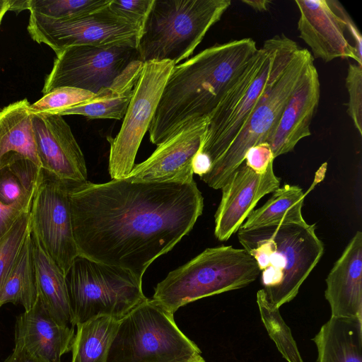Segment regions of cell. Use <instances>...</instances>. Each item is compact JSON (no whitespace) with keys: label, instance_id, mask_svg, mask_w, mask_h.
I'll list each match as a JSON object with an SVG mask.
<instances>
[{"label":"cell","instance_id":"484cf974","mask_svg":"<svg viewBox=\"0 0 362 362\" xmlns=\"http://www.w3.org/2000/svg\"><path fill=\"white\" fill-rule=\"evenodd\" d=\"M272 193L264 205L250 213L240 228L250 230L305 221L302 215L305 194L300 187L287 184Z\"/></svg>","mask_w":362,"mask_h":362},{"label":"cell","instance_id":"ab89813d","mask_svg":"<svg viewBox=\"0 0 362 362\" xmlns=\"http://www.w3.org/2000/svg\"><path fill=\"white\" fill-rule=\"evenodd\" d=\"M4 362H42L33 358L24 351L13 349V353L4 361Z\"/></svg>","mask_w":362,"mask_h":362},{"label":"cell","instance_id":"83f0119b","mask_svg":"<svg viewBox=\"0 0 362 362\" xmlns=\"http://www.w3.org/2000/svg\"><path fill=\"white\" fill-rule=\"evenodd\" d=\"M257 303L262 322L279 351L287 362H303L291 329L281 317L279 308L268 300L263 289L257 293Z\"/></svg>","mask_w":362,"mask_h":362},{"label":"cell","instance_id":"60d3db41","mask_svg":"<svg viewBox=\"0 0 362 362\" xmlns=\"http://www.w3.org/2000/svg\"><path fill=\"white\" fill-rule=\"evenodd\" d=\"M242 2L258 12L267 11L271 4V1L267 0H243Z\"/></svg>","mask_w":362,"mask_h":362},{"label":"cell","instance_id":"4fadbf2b","mask_svg":"<svg viewBox=\"0 0 362 362\" xmlns=\"http://www.w3.org/2000/svg\"><path fill=\"white\" fill-rule=\"evenodd\" d=\"M30 230L65 275L78 255L69 186L43 169L30 209Z\"/></svg>","mask_w":362,"mask_h":362},{"label":"cell","instance_id":"f546056e","mask_svg":"<svg viewBox=\"0 0 362 362\" xmlns=\"http://www.w3.org/2000/svg\"><path fill=\"white\" fill-rule=\"evenodd\" d=\"M30 230V210L24 211L0 240V291L14 265Z\"/></svg>","mask_w":362,"mask_h":362},{"label":"cell","instance_id":"44dd1931","mask_svg":"<svg viewBox=\"0 0 362 362\" xmlns=\"http://www.w3.org/2000/svg\"><path fill=\"white\" fill-rule=\"evenodd\" d=\"M18 158L41 167L33 124L30 104L25 98L0 110V170Z\"/></svg>","mask_w":362,"mask_h":362},{"label":"cell","instance_id":"1f68e13d","mask_svg":"<svg viewBox=\"0 0 362 362\" xmlns=\"http://www.w3.org/2000/svg\"><path fill=\"white\" fill-rule=\"evenodd\" d=\"M349 93L347 112L360 136L362 135V66L350 63L345 78Z\"/></svg>","mask_w":362,"mask_h":362},{"label":"cell","instance_id":"e575fe53","mask_svg":"<svg viewBox=\"0 0 362 362\" xmlns=\"http://www.w3.org/2000/svg\"><path fill=\"white\" fill-rule=\"evenodd\" d=\"M154 0H111L109 8L117 15L143 27Z\"/></svg>","mask_w":362,"mask_h":362},{"label":"cell","instance_id":"8fae6325","mask_svg":"<svg viewBox=\"0 0 362 362\" xmlns=\"http://www.w3.org/2000/svg\"><path fill=\"white\" fill-rule=\"evenodd\" d=\"M108 6L86 15L64 20H52L30 14L28 31L34 41L45 44L56 54L66 48L78 45L127 44L137 48L142 27L117 15Z\"/></svg>","mask_w":362,"mask_h":362},{"label":"cell","instance_id":"6da1fadb","mask_svg":"<svg viewBox=\"0 0 362 362\" xmlns=\"http://www.w3.org/2000/svg\"><path fill=\"white\" fill-rule=\"evenodd\" d=\"M78 255L142 280L154 260L193 228L204 198L190 182L111 180L69 189Z\"/></svg>","mask_w":362,"mask_h":362},{"label":"cell","instance_id":"7402d4cb","mask_svg":"<svg viewBox=\"0 0 362 362\" xmlns=\"http://www.w3.org/2000/svg\"><path fill=\"white\" fill-rule=\"evenodd\" d=\"M143 66L144 62L139 59L133 60L110 86L101 89L90 100L57 115H78L91 119H123Z\"/></svg>","mask_w":362,"mask_h":362},{"label":"cell","instance_id":"ba28073f","mask_svg":"<svg viewBox=\"0 0 362 362\" xmlns=\"http://www.w3.org/2000/svg\"><path fill=\"white\" fill-rule=\"evenodd\" d=\"M291 40L284 34L265 40L209 116L199 151L206 154L212 164L224 153L243 129Z\"/></svg>","mask_w":362,"mask_h":362},{"label":"cell","instance_id":"74e56055","mask_svg":"<svg viewBox=\"0 0 362 362\" xmlns=\"http://www.w3.org/2000/svg\"><path fill=\"white\" fill-rule=\"evenodd\" d=\"M30 209L18 205H6L0 201V240L11 229L18 217Z\"/></svg>","mask_w":362,"mask_h":362},{"label":"cell","instance_id":"603a6c76","mask_svg":"<svg viewBox=\"0 0 362 362\" xmlns=\"http://www.w3.org/2000/svg\"><path fill=\"white\" fill-rule=\"evenodd\" d=\"M313 340L316 362H362V318L331 317Z\"/></svg>","mask_w":362,"mask_h":362},{"label":"cell","instance_id":"2e32d148","mask_svg":"<svg viewBox=\"0 0 362 362\" xmlns=\"http://www.w3.org/2000/svg\"><path fill=\"white\" fill-rule=\"evenodd\" d=\"M280 187L273 163L264 173H257L243 162L223 186L222 197L215 214L214 235L226 241L236 233L257 203Z\"/></svg>","mask_w":362,"mask_h":362},{"label":"cell","instance_id":"d590c367","mask_svg":"<svg viewBox=\"0 0 362 362\" xmlns=\"http://www.w3.org/2000/svg\"><path fill=\"white\" fill-rule=\"evenodd\" d=\"M274 159L270 145L267 142H262L246 152L244 162L255 172L264 173Z\"/></svg>","mask_w":362,"mask_h":362},{"label":"cell","instance_id":"7bdbcfd3","mask_svg":"<svg viewBox=\"0 0 362 362\" xmlns=\"http://www.w3.org/2000/svg\"><path fill=\"white\" fill-rule=\"evenodd\" d=\"M10 0H0V25L6 13L9 11Z\"/></svg>","mask_w":362,"mask_h":362},{"label":"cell","instance_id":"30bf717a","mask_svg":"<svg viewBox=\"0 0 362 362\" xmlns=\"http://www.w3.org/2000/svg\"><path fill=\"white\" fill-rule=\"evenodd\" d=\"M175 65L169 60L144 63L132 98L115 137L110 143L108 172L112 180L125 178L134 166L143 137L148 130L163 88Z\"/></svg>","mask_w":362,"mask_h":362},{"label":"cell","instance_id":"ac0fdd59","mask_svg":"<svg viewBox=\"0 0 362 362\" xmlns=\"http://www.w3.org/2000/svg\"><path fill=\"white\" fill-rule=\"evenodd\" d=\"M74 328L56 320L37 298L34 305L19 315L15 326V347L42 362H61L71 351Z\"/></svg>","mask_w":362,"mask_h":362},{"label":"cell","instance_id":"e0dca14e","mask_svg":"<svg viewBox=\"0 0 362 362\" xmlns=\"http://www.w3.org/2000/svg\"><path fill=\"white\" fill-rule=\"evenodd\" d=\"M300 16L298 30L311 49L313 57L325 62L351 58L360 64L354 46L345 37L346 25L327 0H296Z\"/></svg>","mask_w":362,"mask_h":362},{"label":"cell","instance_id":"3957f363","mask_svg":"<svg viewBox=\"0 0 362 362\" xmlns=\"http://www.w3.org/2000/svg\"><path fill=\"white\" fill-rule=\"evenodd\" d=\"M262 272V288L275 308L291 301L324 253L315 224L286 223L237 231Z\"/></svg>","mask_w":362,"mask_h":362},{"label":"cell","instance_id":"4316f807","mask_svg":"<svg viewBox=\"0 0 362 362\" xmlns=\"http://www.w3.org/2000/svg\"><path fill=\"white\" fill-rule=\"evenodd\" d=\"M37 298L30 233L1 291L0 307L7 303L21 305L25 310L34 305Z\"/></svg>","mask_w":362,"mask_h":362},{"label":"cell","instance_id":"7c38bea8","mask_svg":"<svg viewBox=\"0 0 362 362\" xmlns=\"http://www.w3.org/2000/svg\"><path fill=\"white\" fill-rule=\"evenodd\" d=\"M56 55L45 80L44 95L59 87H73L96 94L110 86L131 62L138 59L136 47L127 44L72 46Z\"/></svg>","mask_w":362,"mask_h":362},{"label":"cell","instance_id":"d6986e66","mask_svg":"<svg viewBox=\"0 0 362 362\" xmlns=\"http://www.w3.org/2000/svg\"><path fill=\"white\" fill-rule=\"evenodd\" d=\"M320 95L319 76L313 63L308 68L302 82L286 105L268 141L274 158L292 151L298 141L311 134L310 125L317 108Z\"/></svg>","mask_w":362,"mask_h":362},{"label":"cell","instance_id":"8992f818","mask_svg":"<svg viewBox=\"0 0 362 362\" xmlns=\"http://www.w3.org/2000/svg\"><path fill=\"white\" fill-rule=\"evenodd\" d=\"M230 0H154L137 45L142 62L190 57L230 7Z\"/></svg>","mask_w":362,"mask_h":362},{"label":"cell","instance_id":"7a4b0ae2","mask_svg":"<svg viewBox=\"0 0 362 362\" xmlns=\"http://www.w3.org/2000/svg\"><path fill=\"white\" fill-rule=\"evenodd\" d=\"M258 49L252 38L235 40L175 65L148 129L151 142L158 146L187 123L208 118Z\"/></svg>","mask_w":362,"mask_h":362},{"label":"cell","instance_id":"f35d334b","mask_svg":"<svg viewBox=\"0 0 362 362\" xmlns=\"http://www.w3.org/2000/svg\"><path fill=\"white\" fill-rule=\"evenodd\" d=\"M212 162L205 153L198 151L192 160L193 173L202 177L210 170Z\"/></svg>","mask_w":362,"mask_h":362},{"label":"cell","instance_id":"8d00e7d4","mask_svg":"<svg viewBox=\"0 0 362 362\" xmlns=\"http://www.w3.org/2000/svg\"><path fill=\"white\" fill-rule=\"evenodd\" d=\"M332 8L342 18L344 21L346 30L351 35L354 39L355 46L354 48L356 52V55L360 64H362V37L361 35L355 25L354 21L348 14L345 8L341 4L336 0H328L327 1Z\"/></svg>","mask_w":362,"mask_h":362},{"label":"cell","instance_id":"52a82bcc","mask_svg":"<svg viewBox=\"0 0 362 362\" xmlns=\"http://www.w3.org/2000/svg\"><path fill=\"white\" fill-rule=\"evenodd\" d=\"M174 315L146 298L119 320L107 362H200L197 345L178 328Z\"/></svg>","mask_w":362,"mask_h":362},{"label":"cell","instance_id":"5b68a950","mask_svg":"<svg viewBox=\"0 0 362 362\" xmlns=\"http://www.w3.org/2000/svg\"><path fill=\"white\" fill-rule=\"evenodd\" d=\"M260 272L244 249L209 247L169 272L155 287L152 299L174 315L189 303L243 288L255 281Z\"/></svg>","mask_w":362,"mask_h":362},{"label":"cell","instance_id":"d4e9b609","mask_svg":"<svg viewBox=\"0 0 362 362\" xmlns=\"http://www.w3.org/2000/svg\"><path fill=\"white\" fill-rule=\"evenodd\" d=\"M119 320L98 315L76 325L71 362H107Z\"/></svg>","mask_w":362,"mask_h":362},{"label":"cell","instance_id":"5bb4252c","mask_svg":"<svg viewBox=\"0 0 362 362\" xmlns=\"http://www.w3.org/2000/svg\"><path fill=\"white\" fill-rule=\"evenodd\" d=\"M33 124L42 168L70 188L86 183L84 156L63 117L33 113Z\"/></svg>","mask_w":362,"mask_h":362},{"label":"cell","instance_id":"9c48e42d","mask_svg":"<svg viewBox=\"0 0 362 362\" xmlns=\"http://www.w3.org/2000/svg\"><path fill=\"white\" fill-rule=\"evenodd\" d=\"M74 327L98 315L120 320L147 298L131 272L78 255L65 274Z\"/></svg>","mask_w":362,"mask_h":362},{"label":"cell","instance_id":"f1b7e54d","mask_svg":"<svg viewBox=\"0 0 362 362\" xmlns=\"http://www.w3.org/2000/svg\"><path fill=\"white\" fill-rule=\"evenodd\" d=\"M111 0H29L30 14L64 20L86 15L102 9Z\"/></svg>","mask_w":362,"mask_h":362},{"label":"cell","instance_id":"4dcf8cb0","mask_svg":"<svg viewBox=\"0 0 362 362\" xmlns=\"http://www.w3.org/2000/svg\"><path fill=\"white\" fill-rule=\"evenodd\" d=\"M94 93L73 87H59L45 94L44 96L30 104L32 113H48L57 115L59 112L90 100Z\"/></svg>","mask_w":362,"mask_h":362},{"label":"cell","instance_id":"836d02e7","mask_svg":"<svg viewBox=\"0 0 362 362\" xmlns=\"http://www.w3.org/2000/svg\"><path fill=\"white\" fill-rule=\"evenodd\" d=\"M6 167L17 177L26 194L34 198L42 180V168L27 158L14 160Z\"/></svg>","mask_w":362,"mask_h":362},{"label":"cell","instance_id":"9a60e30c","mask_svg":"<svg viewBox=\"0 0 362 362\" xmlns=\"http://www.w3.org/2000/svg\"><path fill=\"white\" fill-rule=\"evenodd\" d=\"M208 118L189 122L175 132L125 177L133 181L190 182L192 160L199 151Z\"/></svg>","mask_w":362,"mask_h":362},{"label":"cell","instance_id":"ee69618b","mask_svg":"<svg viewBox=\"0 0 362 362\" xmlns=\"http://www.w3.org/2000/svg\"><path fill=\"white\" fill-rule=\"evenodd\" d=\"M200 362H206L205 360L204 359L203 361H200Z\"/></svg>","mask_w":362,"mask_h":362},{"label":"cell","instance_id":"277c9868","mask_svg":"<svg viewBox=\"0 0 362 362\" xmlns=\"http://www.w3.org/2000/svg\"><path fill=\"white\" fill-rule=\"evenodd\" d=\"M314 59L308 49L291 40L284 51L269 84L241 131L206 175L200 177L209 187L221 189L244 162L252 146L267 142L283 110L302 82Z\"/></svg>","mask_w":362,"mask_h":362},{"label":"cell","instance_id":"cb8c5ba5","mask_svg":"<svg viewBox=\"0 0 362 362\" xmlns=\"http://www.w3.org/2000/svg\"><path fill=\"white\" fill-rule=\"evenodd\" d=\"M30 235L37 298L56 320L71 325V314L65 275L36 238L31 233Z\"/></svg>","mask_w":362,"mask_h":362},{"label":"cell","instance_id":"f6af8a7d","mask_svg":"<svg viewBox=\"0 0 362 362\" xmlns=\"http://www.w3.org/2000/svg\"><path fill=\"white\" fill-rule=\"evenodd\" d=\"M203 360H204V359H203ZM203 360H202V361H203Z\"/></svg>","mask_w":362,"mask_h":362},{"label":"cell","instance_id":"ffe728a7","mask_svg":"<svg viewBox=\"0 0 362 362\" xmlns=\"http://www.w3.org/2000/svg\"><path fill=\"white\" fill-rule=\"evenodd\" d=\"M332 317L362 318V233L350 240L326 279Z\"/></svg>","mask_w":362,"mask_h":362},{"label":"cell","instance_id":"b9f144b4","mask_svg":"<svg viewBox=\"0 0 362 362\" xmlns=\"http://www.w3.org/2000/svg\"><path fill=\"white\" fill-rule=\"evenodd\" d=\"M26 9L29 10V0H10L9 11L20 12Z\"/></svg>","mask_w":362,"mask_h":362},{"label":"cell","instance_id":"d6a6232c","mask_svg":"<svg viewBox=\"0 0 362 362\" xmlns=\"http://www.w3.org/2000/svg\"><path fill=\"white\" fill-rule=\"evenodd\" d=\"M33 198L30 197L17 177L6 167L0 170V201L6 205L30 209Z\"/></svg>","mask_w":362,"mask_h":362}]
</instances>
